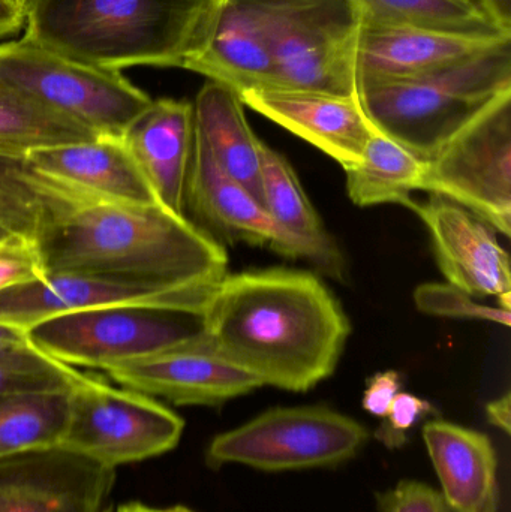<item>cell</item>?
<instances>
[{
    "mask_svg": "<svg viewBox=\"0 0 511 512\" xmlns=\"http://www.w3.org/2000/svg\"><path fill=\"white\" fill-rule=\"evenodd\" d=\"M203 340L261 384L305 393L333 375L351 324L311 271L267 268L228 274L207 301Z\"/></svg>",
    "mask_w": 511,
    "mask_h": 512,
    "instance_id": "cell-1",
    "label": "cell"
},
{
    "mask_svg": "<svg viewBox=\"0 0 511 512\" xmlns=\"http://www.w3.org/2000/svg\"><path fill=\"white\" fill-rule=\"evenodd\" d=\"M47 273L134 277L212 288L227 276L224 246L164 207L108 203L71 192L45 219L38 242Z\"/></svg>",
    "mask_w": 511,
    "mask_h": 512,
    "instance_id": "cell-2",
    "label": "cell"
},
{
    "mask_svg": "<svg viewBox=\"0 0 511 512\" xmlns=\"http://www.w3.org/2000/svg\"><path fill=\"white\" fill-rule=\"evenodd\" d=\"M213 0H29L24 38L98 68H182Z\"/></svg>",
    "mask_w": 511,
    "mask_h": 512,
    "instance_id": "cell-3",
    "label": "cell"
},
{
    "mask_svg": "<svg viewBox=\"0 0 511 512\" xmlns=\"http://www.w3.org/2000/svg\"><path fill=\"white\" fill-rule=\"evenodd\" d=\"M511 92V39L458 65L413 80L359 84L375 131L429 161L489 102Z\"/></svg>",
    "mask_w": 511,
    "mask_h": 512,
    "instance_id": "cell-4",
    "label": "cell"
},
{
    "mask_svg": "<svg viewBox=\"0 0 511 512\" xmlns=\"http://www.w3.org/2000/svg\"><path fill=\"white\" fill-rule=\"evenodd\" d=\"M0 83L98 137L122 138L153 102L122 72L80 62L24 36L0 44Z\"/></svg>",
    "mask_w": 511,
    "mask_h": 512,
    "instance_id": "cell-5",
    "label": "cell"
},
{
    "mask_svg": "<svg viewBox=\"0 0 511 512\" xmlns=\"http://www.w3.org/2000/svg\"><path fill=\"white\" fill-rule=\"evenodd\" d=\"M273 89L357 98L353 0H269Z\"/></svg>",
    "mask_w": 511,
    "mask_h": 512,
    "instance_id": "cell-6",
    "label": "cell"
},
{
    "mask_svg": "<svg viewBox=\"0 0 511 512\" xmlns=\"http://www.w3.org/2000/svg\"><path fill=\"white\" fill-rule=\"evenodd\" d=\"M368 441L363 424L326 406L273 408L215 436L206 463L212 469L242 465L263 472L336 468Z\"/></svg>",
    "mask_w": 511,
    "mask_h": 512,
    "instance_id": "cell-7",
    "label": "cell"
},
{
    "mask_svg": "<svg viewBox=\"0 0 511 512\" xmlns=\"http://www.w3.org/2000/svg\"><path fill=\"white\" fill-rule=\"evenodd\" d=\"M203 331L200 315L114 306L44 319L26 330L32 348L71 367L105 370L188 342Z\"/></svg>",
    "mask_w": 511,
    "mask_h": 512,
    "instance_id": "cell-8",
    "label": "cell"
},
{
    "mask_svg": "<svg viewBox=\"0 0 511 512\" xmlns=\"http://www.w3.org/2000/svg\"><path fill=\"white\" fill-rule=\"evenodd\" d=\"M185 421L153 397L86 375L69 391L62 447L116 469L179 444Z\"/></svg>",
    "mask_w": 511,
    "mask_h": 512,
    "instance_id": "cell-9",
    "label": "cell"
},
{
    "mask_svg": "<svg viewBox=\"0 0 511 512\" xmlns=\"http://www.w3.org/2000/svg\"><path fill=\"white\" fill-rule=\"evenodd\" d=\"M422 191L511 233V92L489 102L426 161Z\"/></svg>",
    "mask_w": 511,
    "mask_h": 512,
    "instance_id": "cell-10",
    "label": "cell"
},
{
    "mask_svg": "<svg viewBox=\"0 0 511 512\" xmlns=\"http://www.w3.org/2000/svg\"><path fill=\"white\" fill-rule=\"evenodd\" d=\"M216 286L165 285L111 274L47 273L35 282L0 291V325L26 333L33 325L53 316L114 306L150 307L203 316Z\"/></svg>",
    "mask_w": 511,
    "mask_h": 512,
    "instance_id": "cell-11",
    "label": "cell"
},
{
    "mask_svg": "<svg viewBox=\"0 0 511 512\" xmlns=\"http://www.w3.org/2000/svg\"><path fill=\"white\" fill-rule=\"evenodd\" d=\"M113 468L62 445L0 457V512H111Z\"/></svg>",
    "mask_w": 511,
    "mask_h": 512,
    "instance_id": "cell-12",
    "label": "cell"
},
{
    "mask_svg": "<svg viewBox=\"0 0 511 512\" xmlns=\"http://www.w3.org/2000/svg\"><path fill=\"white\" fill-rule=\"evenodd\" d=\"M182 68L237 95L272 90L269 0H213Z\"/></svg>",
    "mask_w": 511,
    "mask_h": 512,
    "instance_id": "cell-13",
    "label": "cell"
},
{
    "mask_svg": "<svg viewBox=\"0 0 511 512\" xmlns=\"http://www.w3.org/2000/svg\"><path fill=\"white\" fill-rule=\"evenodd\" d=\"M104 372L123 388L180 406H219L263 387L251 373L216 355L204 343L203 331L188 342L122 361Z\"/></svg>",
    "mask_w": 511,
    "mask_h": 512,
    "instance_id": "cell-14",
    "label": "cell"
},
{
    "mask_svg": "<svg viewBox=\"0 0 511 512\" xmlns=\"http://www.w3.org/2000/svg\"><path fill=\"white\" fill-rule=\"evenodd\" d=\"M407 209L428 228L435 258L450 285L471 297H497L501 309L510 312V258L495 228L438 195L426 203L411 201Z\"/></svg>",
    "mask_w": 511,
    "mask_h": 512,
    "instance_id": "cell-15",
    "label": "cell"
},
{
    "mask_svg": "<svg viewBox=\"0 0 511 512\" xmlns=\"http://www.w3.org/2000/svg\"><path fill=\"white\" fill-rule=\"evenodd\" d=\"M507 36H474L408 24L362 20L357 47V87L413 80L491 50Z\"/></svg>",
    "mask_w": 511,
    "mask_h": 512,
    "instance_id": "cell-16",
    "label": "cell"
},
{
    "mask_svg": "<svg viewBox=\"0 0 511 512\" xmlns=\"http://www.w3.org/2000/svg\"><path fill=\"white\" fill-rule=\"evenodd\" d=\"M186 209L212 237L227 242L266 246L287 258L311 261L308 249L288 236L270 218L263 204L216 164L195 135L194 155L186 185Z\"/></svg>",
    "mask_w": 511,
    "mask_h": 512,
    "instance_id": "cell-17",
    "label": "cell"
},
{
    "mask_svg": "<svg viewBox=\"0 0 511 512\" xmlns=\"http://www.w3.org/2000/svg\"><path fill=\"white\" fill-rule=\"evenodd\" d=\"M239 96L245 107L308 141L338 162L344 171L359 164L366 143L375 132L359 96L345 98L285 90H254Z\"/></svg>",
    "mask_w": 511,
    "mask_h": 512,
    "instance_id": "cell-18",
    "label": "cell"
},
{
    "mask_svg": "<svg viewBox=\"0 0 511 512\" xmlns=\"http://www.w3.org/2000/svg\"><path fill=\"white\" fill-rule=\"evenodd\" d=\"M159 206L186 216V185L194 155V105L158 99L122 137Z\"/></svg>",
    "mask_w": 511,
    "mask_h": 512,
    "instance_id": "cell-19",
    "label": "cell"
},
{
    "mask_svg": "<svg viewBox=\"0 0 511 512\" xmlns=\"http://www.w3.org/2000/svg\"><path fill=\"white\" fill-rule=\"evenodd\" d=\"M27 167L77 194L108 203L158 204L122 138L96 137L27 153ZM159 206V204H158Z\"/></svg>",
    "mask_w": 511,
    "mask_h": 512,
    "instance_id": "cell-20",
    "label": "cell"
},
{
    "mask_svg": "<svg viewBox=\"0 0 511 512\" xmlns=\"http://www.w3.org/2000/svg\"><path fill=\"white\" fill-rule=\"evenodd\" d=\"M422 435L450 511L498 512V459L489 436L441 418L426 421Z\"/></svg>",
    "mask_w": 511,
    "mask_h": 512,
    "instance_id": "cell-21",
    "label": "cell"
},
{
    "mask_svg": "<svg viewBox=\"0 0 511 512\" xmlns=\"http://www.w3.org/2000/svg\"><path fill=\"white\" fill-rule=\"evenodd\" d=\"M195 135L231 179L245 186L261 204V146L249 126L240 96L224 84L207 80L194 101Z\"/></svg>",
    "mask_w": 511,
    "mask_h": 512,
    "instance_id": "cell-22",
    "label": "cell"
},
{
    "mask_svg": "<svg viewBox=\"0 0 511 512\" xmlns=\"http://www.w3.org/2000/svg\"><path fill=\"white\" fill-rule=\"evenodd\" d=\"M261 192L264 209L275 224L308 249L311 262L321 271L341 280L344 256L323 227L290 162L264 143L261 146Z\"/></svg>",
    "mask_w": 511,
    "mask_h": 512,
    "instance_id": "cell-23",
    "label": "cell"
},
{
    "mask_svg": "<svg viewBox=\"0 0 511 512\" xmlns=\"http://www.w3.org/2000/svg\"><path fill=\"white\" fill-rule=\"evenodd\" d=\"M426 161L375 131L362 159L347 173V192L359 207L401 204L408 207L411 194L422 191Z\"/></svg>",
    "mask_w": 511,
    "mask_h": 512,
    "instance_id": "cell-24",
    "label": "cell"
},
{
    "mask_svg": "<svg viewBox=\"0 0 511 512\" xmlns=\"http://www.w3.org/2000/svg\"><path fill=\"white\" fill-rule=\"evenodd\" d=\"M71 189L30 170L24 156L0 147V231L39 242L48 213Z\"/></svg>",
    "mask_w": 511,
    "mask_h": 512,
    "instance_id": "cell-25",
    "label": "cell"
},
{
    "mask_svg": "<svg viewBox=\"0 0 511 512\" xmlns=\"http://www.w3.org/2000/svg\"><path fill=\"white\" fill-rule=\"evenodd\" d=\"M86 126L0 83V147L26 158L35 150L95 140Z\"/></svg>",
    "mask_w": 511,
    "mask_h": 512,
    "instance_id": "cell-26",
    "label": "cell"
},
{
    "mask_svg": "<svg viewBox=\"0 0 511 512\" xmlns=\"http://www.w3.org/2000/svg\"><path fill=\"white\" fill-rule=\"evenodd\" d=\"M69 391L0 396V457L62 442Z\"/></svg>",
    "mask_w": 511,
    "mask_h": 512,
    "instance_id": "cell-27",
    "label": "cell"
},
{
    "mask_svg": "<svg viewBox=\"0 0 511 512\" xmlns=\"http://www.w3.org/2000/svg\"><path fill=\"white\" fill-rule=\"evenodd\" d=\"M363 20L408 24L443 32L474 36H507L495 26L476 2L455 0H353Z\"/></svg>",
    "mask_w": 511,
    "mask_h": 512,
    "instance_id": "cell-28",
    "label": "cell"
},
{
    "mask_svg": "<svg viewBox=\"0 0 511 512\" xmlns=\"http://www.w3.org/2000/svg\"><path fill=\"white\" fill-rule=\"evenodd\" d=\"M86 373L41 354L27 343L0 352V396L71 391Z\"/></svg>",
    "mask_w": 511,
    "mask_h": 512,
    "instance_id": "cell-29",
    "label": "cell"
},
{
    "mask_svg": "<svg viewBox=\"0 0 511 512\" xmlns=\"http://www.w3.org/2000/svg\"><path fill=\"white\" fill-rule=\"evenodd\" d=\"M414 303L426 315L476 319L510 327L511 312L477 303L471 295L450 283H422L414 291Z\"/></svg>",
    "mask_w": 511,
    "mask_h": 512,
    "instance_id": "cell-30",
    "label": "cell"
},
{
    "mask_svg": "<svg viewBox=\"0 0 511 512\" xmlns=\"http://www.w3.org/2000/svg\"><path fill=\"white\" fill-rule=\"evenodd\" d=\"M431 415H437V409L429 400L401 391L375 432V438L389 450H398L407 444L411 430Z\"/></svg>",
    "mask_w": 511,
    "mask_h": 512,
    "instance_id": "cell-31",
    "label": "cell"
},
{
    "mask_svg": "<svg viewBox=\"0 0 511 512\" xmlns=\"http://www.w3.org/2000/svg\"><path fill=\"white\" fill-rule=\"evenodd\" d=\"M45 274L38 243L17 236L0 239V291L35 282Z\"/></svg>",
    "mask_w": 511,
    "mask_h": 512,
    "instance_id": "cell-32",
    "label": "cell"
},
{
    "mask_svg": "<svg viewBox=\"0 0 511 512\" xmlns=\"http://www.w3.org/2000/svg\"><path fill=\"white\" fill-rule=\"evenodd\" d=\"M378 512H452L440 490L416 480L399 481L377 493Z\"/></svg>",
    "mask_w": 511,
    "mask_h": 512,
    "instance_id": "cell-33",
    "label": "cell"
},
{
    "mask_svg": "<svg viewBox=\"0 0 511 512\" xmlns=\"http://www.w3.org/2000/svg\"><path fill=\"white\" fill-rule=\"evenodd\" d=\"M402 390V375L396 370L375 373L366 381L363 391L362 408L372 417L383 420L389 412L395 397Z\"/></svg>",
    "mask_w": 511,
    "mask_h": 512,
    "instance_id": "cell-34",
    "label": "cell"
},
{
    "mask_svg": "<svg viewBox=\"0 0 511 512\" xmlns=\"http://www.w3.org/2000/svg\"><path fill=\"white\" fill-rule=\"evenodd\" d=\"M24 18L26 12L20 0H0V39L20 33Z\"/></svg>",
    "mask_w": 511,
    "mask_h": 512,
    "instance_id": "cell-35",
    "label": "cell"
},
{
    "mask_svg": "<svg viewBox=\"0 0 511 512\" xmlns=\"http://www.w3.org/2000/svg\"><path fill=\"white\" fill-rule=\"evenodd\" d=\"M486 417L492 426L500 429L501 432L510 435L511 429V394L504 393L498 399L492 400L486 405Z\"/></svg>",
    "mask_w": 511,
    "mask_h": 512,
    "instance_id": "cell-36",
    "label": "cell"
},
{
    "mask_svg": "<svg viewBox=\"0 0 511 512\" xmlns=\"http://www.w3.org/2000/svg\"><path fill=\"white\" fill-rule=\"evenodd\" d=\"M476 3L495 26L511 33V0H477Z\"/></svg>",
    "mask_w": 511,
    "mask_h": 512,
    "instance_id": "cell-37",
    "label": "cell"
},
{
    "mask_svg": "<svg viewBox=\"0 0 511 512\" xmlns=\"http://www.w3.org/2000/svg\"><path fill=\"white\" fill-rule=\"evenodd\" d=\"M27 345L26 333L18 328L0 325V352Z\"/></svg>",
    "mask_w": 511,
    "mask_h": 512,
    "instance_id": "cell-38",
    "label": "cell"
},
{
    "mask_svg": "<svg viewBox=\"0 0 511 512\" xmlns=\"http://www.w3.org/2000/svg\"><path fill=\"white\" fill-rule=\"evenodd\" d=\"M117 512H161V510H155V508H149L141 504H128L119 508Z\"/></svg>",
    "mask_w": 511,
    "mask_h": 512,
    "instance_id": "cell-39",
    "label": "cell"
},
{
    "mask_svg": "<svg viewBox=\"0 0 511 512\" xmlns=\"http://www.w3.org/2000/svg\"><path fill=\"white\" fill-rule=\"evenodd\" d=\"M161 512H195V511L189 510V508L182 507V505H179V507L168 508V510H161Z\"/></svg>",
    "mask_w": 511,
    "mask_h": 512,
    "instance_id": "cell-40",
    "label": "cell"
},
{
    "mask_svg": "<svg viewBox=\"0 0 511 512\" xmlns=\"http://www.w3.org/2000/svg\"><path fill=\"white\" fill-rule=\"evenodd\" d=\"M455 2H464V3H467V2H474V0H455Z\"/></svg>",
    "mask_w": 511,
    "mask_h": 512,
    "instance_id": "cell-41",
    "label": "cell"
},
{
    "mask_svg": "<svg viewBox=\"0 0 511 512\" xmlns=\"http://www.w3.org/2000/svg\"><path fill=\"white\" fill-rule=\"evenodd\" d=\"M5 236H8V234H3L2 231H0V239H2V237H5Z\"/></svg>",
    "mask_w": 511,
    "mask_h": 512,
    "instance_id": "cell-42",
    "label": "cell"
},
{
    "mask_svg": "<svg viewBox=\"0 0 511 512\" xmlns=\"http://www.w3.org/2000/svg\"><path fill=\"white\" fill-rule=\"evenodd\" d=\"M21 3H23V5H26L27 2H29V0H20Z\"/></svg>",
    "mask_w": 511,
    "mask_h": 512,
    "instance_id": "cell-43",
    "label": "cell"
}]
</instances>
